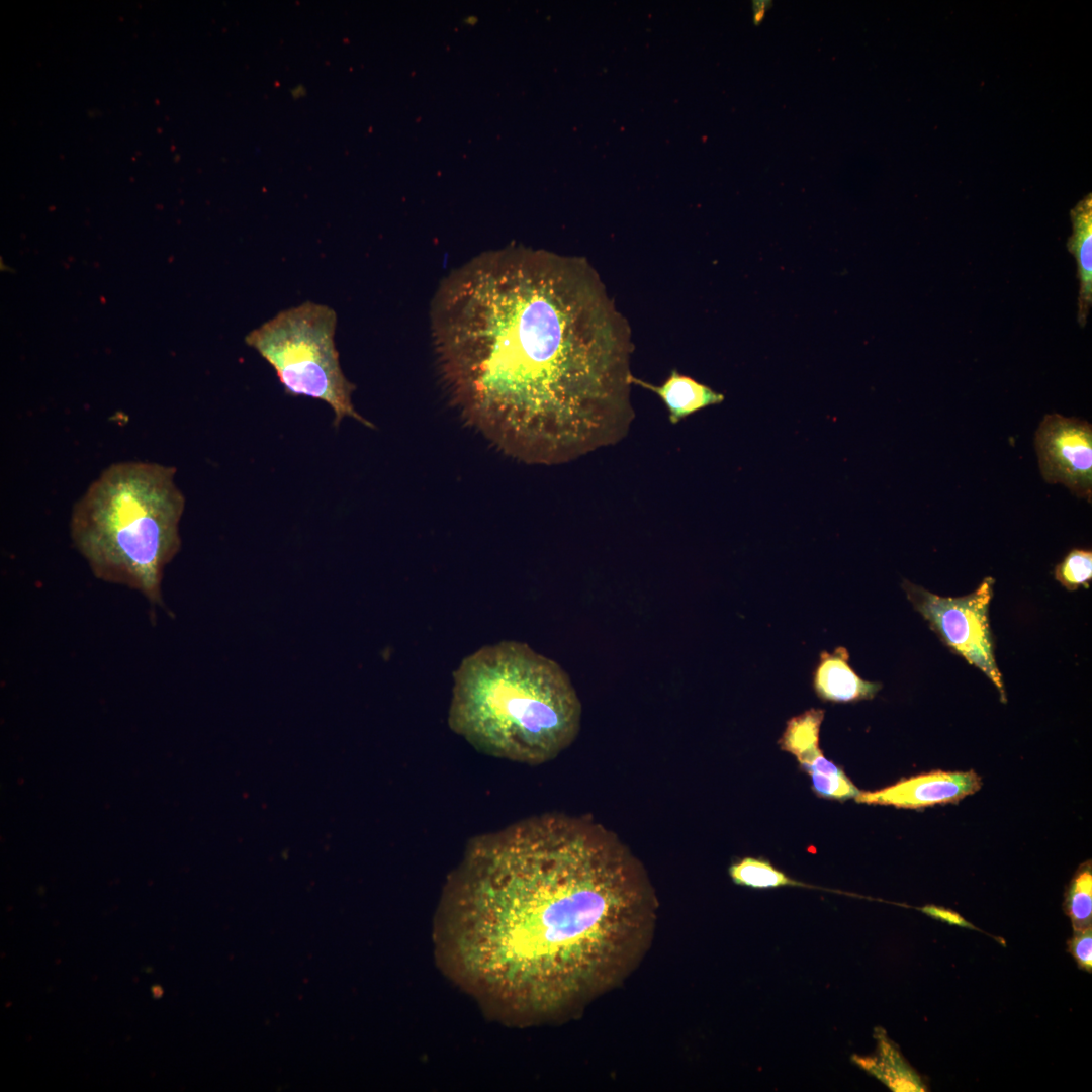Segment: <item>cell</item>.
<instances>
[{
  "label": "cell",
  "mask_w": 1092,
  "mask_h": 1092,
  "mask_svg": "<svg viewBox=\"0 0 1092 1092\" xmlns=\"http://www.w3.org/2000/svg\"><path fill=\"white\" fill-rule=\"evenodd\" d=\"M658 907L614 831L543 813L469 840L443 890L437 944L450 975L502 1015L571 1018L639 966Z\"/></svg>",
  "instance_id": "cell-1"
},
{
  "label": "cell",
  "mask_w": 1092,
  "mask_h": 1092,
  "mask_svg": "<svg viewBox=\"0 0 1092 1092\" xmlns=\"http://www.w3.org/2000/svg\"><path fill=\"white\" fill-rule=\"evenodd\" d=\"M431 330L452 403L517 460L562 464L628 434L631 332L585 259L483 253L443 280Z\"/></svg>",
  "instance_id": "cell-2"
},
{
  "label": "cell",
  "mask_w": 1092,
  "mask_h": 1092,
  "mask_svg": "<svg viewBox=\"0 0 1092 1092\" xmlns=\"http://www.w3.org/2000/svg\"><path fill=\"white\" fill-rule=\"evenodd\" d=\"M450 729L477 751L538 765L576 739L582 706L567 672L528 644L504 640L453 672Z\"/></svg>",
  "instance_id": "cell-3"
},
{
  "label": "cell",
  "mask_w": 1092,
  "mask_h": 1092,
  "mask_svg": "<svg viewBox=\"0 0 1092 1092\" xmlns=\"http://www.w3.org/2000/svg\"><path fill=\"white\" fill-rule=\"evenodd\" d=\"M176 468L120 461L105 468L75 503L69 532L93 575L161 602L165 567L180 549L185 507Z\"/></svg>",
  "instance_id": "cell-4"
},
{
  "label": "cell",
  "mask_w": 1092,
  "mask_h": 1092,
  "mask_svg": "<svg viewBox=\"0 0 1092 1092\" xmlns=\"http://www.w3.org/2000/svg\"><path fill=\"white\" fill-rule=\"evenodd\" d=\"M336 326L332 307L306 301L278 312L245 341L274 369L286 394L326 402L334 412L336 428L346 417L373 428L353 405L355 385L340 366Z\"/></svg>",
  "instance_id": "cell-5"
},
{
  "label": "cell",
  "mask_w": 1092,
  "mask_h": 1092,
  "mask_svg": "<svg viewBox=\"0 0 1092 1092\" xmlns=\"http://www.w3.org/2000/svg\"><path fill=\"white\" fill-rule=\"evenodd\" d=\"M994 579L986 577L971 594L940 597L904 580L908 600L927 621L931 630L956 654L979 668L1007 702L1001 672L996 664L994 643L989 625V605Z\"/></svg>",
  "instance_id": "cell-6"
},
{
  "label": "cell",
  "mask_w": 1092,
  "mask_h": 1092,
  "mask_svg": "<svg viewBox=\"0 0 1092 1092\" xmlns=\"http://www.w3.org/2000/svg\"><path fill=\"white\" fill-rule=\"evenodd\" d=\"M1045 482L1063 484L1078 497L1092 498V426L1060 414L1045 415L1034 439Z\"/></svg>",
  "instance_id": "cell-7"
},
{
  "label": "cell",
  "mask_w": 1092,
  "mask_h": 1092,
  "mask_svg": "<svg viewBox=\"0 0 1092 1092\" xmlns=\"http://www.w3.org/2000/svg\"><path fill=\"white\" fill-rule=\"evenodd\" d=\"M982 787L981 777L974 770H931L876 791L859 792L856 803L921 809L934 805L958 803Z\"/></svg>",
  "instance_id": "cell-8"
},
{
  "label": "cell",
  "mask_w": 1092,
  "mask_h": 1092,
  "mask_svg": "<svg viewBox=\"0 0 1092 1092\" xmlns=\"http://www.w3.org/2000/svg\"><path fill=\"white\" fill-rule=\"evenodd\" d=\"M845 647L832 653L823 651L813 672V688L817 696L828 702L850 703L872 699L882 688L859 677L848 663Z\"/></svg>",
  "instance_id": "cell-9"
},
{
  "label": "cell",
  "mask_w": 1092,
  "mask_h": 1092,
  "mask_svg": "<svg viewBox=\"0 0 1092 1092\" xmlns=\"http://www.w3.org/2000/svg\"><path fill=\"white\" fill-rule=\"evenodd\" d=\"M631 383L657 394L666 405L669 422L673 425L702 408L719 404L724 400L722 393L690 376L678 373L675 369L661 385L651 384L634 375Z\"/></svg>",
  "instance_id": "cell-10"
},
{
  "label": "cell",
  "mask_w": 1092,
  "mask_h": 1092,
  "mask_svg": "<svg viewBox=\"0 0 1092 1092\" xmlns=\"http://www.w3.org/2000/svg\"><path fill=\"white\" fill-rule=\"evenodd\" d=\"M1073 233L1067 247L1077 262L1079 281L1077 321L1085 328L1092 306V199L1087 195L1071 211Z\"/></svg>",
  "instance_id": "cell-11"
},
{
  "label": "cell",
  "mask_w": 1092,
  "mask_h": 1092,
  "mask_svg": "<svg viewBox=\"0 0 1092 1092\" xmlns=\"http://www.w3.org/2000/svg\"><path fill=\"white\" fill-rule=\"evenodd\" d=\"M878 1042L873 1057H856L852 1060L871 1075L895 1092L927 1091V1086L916 1071L905 1061L898 1046L887 1036L885 1030H875Z\"/></svg>",
  "instance_id": "cell-12"
},
{
  "label": "cell",
  "mask_w": 1092,
  "mask_h": 1092,
  "mask_svg": "<svg viewBox=\"0 0 1092 1092\" xmlns=\"http://www.w3.org/2000/svg\"><path fill=\"white\" fill-rule=\"evenodd\" d=\"M824 719V710L809 709L791 718L779 739L782 750L795 756L800 767L822 754L819 747L820 726Z\"/></svg>",
  "instance_id": "cell-13"
},
{
  "label": "cell",
  "mask_w": 1092,
  "mask_h": 1092,
  "mask_svg": "<svg viewBox=\"0 0 1092 1092\" xmlns=\"http://www.w3.org/2000/svg\"><path fill=\"white\" fill-rule=\"evenodd\" d=\"M1064 909L1069 916L1073 930H1082L1092 925V866L1091 860L1083 862L1074 874L1067 888Z\"/></svg>",
  "instance_id": "cell-14"
},
{
  "label": "cell",
  "mask_w": 1092,
  "mask_h": 1092,
  "mask_svg": "<svg viewBox=\"0 0 1092 1092\" xmlns=\"http://www.w3.org/2000/svg\"><path fill=\"white\" fill-rule=\"evenodd\" d=\"M732 881L740 886L754 889L802 886L763 858L744 857L729 868Z\"/></svg>",
  "instance_id": "cell-15"
},
{
  "label": "cell",
  "mask_w": 1092,
  "mask_h": 1092,
  "mask_svg": "<svg viewBox=\"0 0 1092 1092\" xmlns=\"http://www.w3.org/2000/svg\"><path fill=\"white\" fill-rule=\"evenodd\" d=\"M1055 578L1067 589L1089 587L1092 578V551L1071 550L1055 568Z\"/></svg>",
  "instance_id": "cell-16"
},
{
  "label": "cell",
  "mask_w": 1092,
  "mask_h": 1092,
  "mask_svg": "<svg viewBox=\"0 0 1092 1092\" xmlns=\"http://www.w3.org/2000/svg\"><path fill=\"white\" fill-rule=\"evenodd\" d=\"M811 788L820 798L844 802L855 798L859 790L844 770L835 774H811Z\"/></svg>",
  "instance_id": "cell-17"
},
{
  "label": "cell",
  "mask_w": 1092,
  "mask_h": 1092,
  "mask_svg": "<svg viewBox=\"0 0 1092 1092\" xmlns=\"http://www.w3.org/2000/svg\"><path fill=\"white\" fill-rule=\"evenodd\" d=\"M1068 950L1075 959L1078 967L1086 972L1092 970V927L1073 930V936L1068 941Z\"/></svg>",
  "instance_id": "cell-18"
},
{
  "label": "cell",
  "mask_w": 1092,
  "mask_h": 1092,
  "mask_svg": "<svg viewBox=\"0 0 1092 1092\" xmlns=\"http://www.w3.org/2000/svg\"><path fill=\"white\" fill-rule=\"evenodd\" d=\"M918 909L923 913L927 914L928 916L946 922L948 924L969 929H977L973 924L968 922L964 917H962L959 913L954 912L951 909H946L935 905H926Z\"/></svg>",
  "instance_id": "cell-19"
},
{
  "label": "cell",
  "mask_w": 1092,
  "mask_h": 1092,
  "mask_svg": "<svg viewBox=\"0 0 1092 1092\" xmlns=\"http://www.w3.org/2000/svg\"><path fill=\"white\" fill-rule=\"evenodd\" d=\"M151 991L156 999H159L163 995V989L159 985L153 986Z\"/></svg>",
  "instance_id": "cell-20"
}]
</instances>
